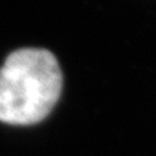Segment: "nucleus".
<instances>
[{"instance_id":"obj_1","label":"nucleus","mask_w":156,"mask_h":156,"mask_svg":"<svg viewBox=\"0 0 156 156\" xmlns=\"http://www.w3.org/2000/svg\"><path fill=\"white\" fill-rule=\"evenodd\" d=\"M61 91L62 72L51 51H13L0 68V121L21 126L41 122L55 108Z\"/></svg>"}]
</instances>
